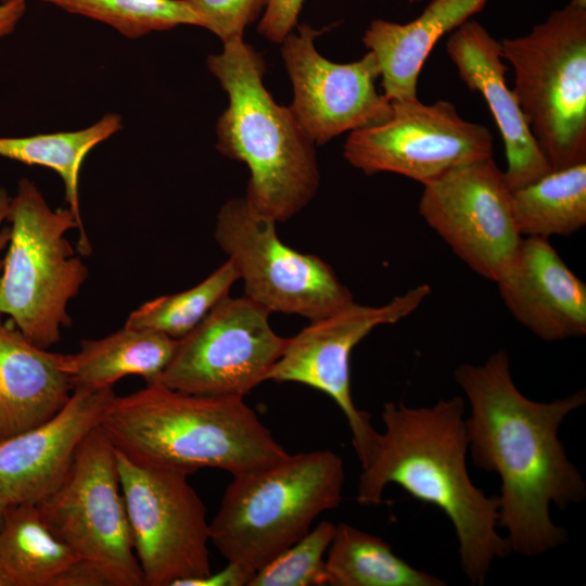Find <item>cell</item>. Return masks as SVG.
Here are the masks:
<instances>
[{
  "label": "cell",
  "mask_w": 586,
  "mask_h": 586,
  "mask_svg": "<svg viewBox=\"0 0 586 586\" xmlns=\"http://www.w3.org/2000/svg\"><path fill=\"white\" fill-rule=\"evenodd\" d=\"M454 377L470 403L466 419L473 464L500 479L499 525L510 550L542 556L568 539L555 524L550 506L565 509L586 497V483L558 437L569 413L586 403L579 390L549 403L524 396L500 349L483 364H461Z\"/></svg>",
  "instance_id": "1"
},
{
  "label": "cell",
  "mask_w": 586,
  "mask_h": 586,
  "mask_svg": "<svg viewBox=\"0 0 586 586\" xmlns=\"http://www.w3.org/2000/svg\"><path fill=\"white\" fill-rule=\"evenodd\" d=\"M382 420L384 432L361 468L358 504H381L384 488L393 483L437 507L454 525L462 572L473 585H483L494 561L511 550L497 532L498 497L477 488L468 473L463 398L440 399L428 407L390 402Z\"/></svg>",
  "instance_id": "2"
},
{
  "label": "cell",
  "mask_w": 586,
  "mask_h": 586,
  "mask_svg": "<svg viewBox=\"0 0 586 586\" xmlns=\"http://www.w3.org/2000/svg\"><path fill=\"white\" fill-rule=\"evenodd\" d=\"M100 426L130 460L187 475L209 468L233 476L290 455L242 396L191 394L160 382L116 396Z\"/></svg>",
  "instance_id": "3"
},
{
  "label": "cell",
  "mask_w": 586,
  "mask_h": 586,
  "mask_svg": "<svg viewBox=\"0 0 586 586\" xmlns=\"http://www.w3.org/2000/svg\"><path fill=\"white\" fill-rule=\"evenodd\" d=\"M222 43L221 52L206 60L229 99L216 124V149L247 166L249 205L277 224L286 221L319 188L316 144L290 107L278 104L266 89L262 54L243 38Z\"/></svg>",
  "instance_id": "4"
},
{
  "label": "cell",
  "mask_w": 586,
  "mask_h": 586,
  "mask_svg": "<svg viewBox=\"0 0 586 586\" xmlns=\"http://www.w3.org/2000/svg\"><path fill=\"white\" fill-rule=\"evenodd\" d=\"M344 482L342 458L328 449L233 475L209 522L211 543L228 562L255 573L340 505Z\"/></svg>",
  "instance_id": "5"
},
{
  "label": "cell",
  "mask_w": 586,
  "mask_h": 586,
  "mask_svg": "<svg viewBox=\"0 0 586 586\" xmlns=\"http://www.w3.org/2000/svg\"><path fill=\"white\" fill-rule=\"evenodd\" d=\"M7 222L10 239L0 273V314L35 345L48 348L72 323L68 303L88 278V268L65 238L78 229V251L92 252L85 227L69 207L53 209L34 181L18 180Z\"/></svg>",
  "instance_id": "6"
},
{
  "label": "cell",
  "mask_w": 586,
  "mask_h": 586,
  "mask_svg": "<svg viewBox=\"0 0 586 586\" xmlns=\"http://www.w3.org/2000/svg\"><path fill=\"white\" fill-rule=\"evenodd\" d=\"M500 46L514 72L512 90L552 170L586 163V4L570 1Z\"/></svg>",
  "instance_id": "7"
},
{
  "label": "cell",
  "mask_w": 586,
  "mask_h": 586,
  "mask_svg": "<svg viewBox=\"0 0 586 586\" xmlns=\"http://www.w3.org/2000/svg\"><path fill=\"white\" fill-rule=\"evenodd\" d=\"M36 506L53 534L110 586H144L115 448L100 425L81 442L61 484Z\"/></svg>",
  "instance_id": "8"
},
{
  "label": "cell",
  "mask_w": 586,
  "mask_h": 586,
  "mask_svg": "<svg viewBox=\"0 0 586 586\" xmlns=\"http://www.w3.org/2000/svg\"><path fill=\"white\" fill-rule=\"evenodd\" d=\"M277 222L257 214L245 198L219 209L215 240L243 280L245 296L271 313L310 321L349 304L354 296L320 257L286 245Z\"/></svg>",
  "instance_id": "9"
},
{
  "label": "cell",
  "mask_w": 586,
  "mask_h": 586,
  "mask_svg": "<svg viewBox=\"0 0 586 586\" xmlns=\"http://www.w3.org/2000/svg\"><path fill=\"white\" fill-rule=\"evenodd\" d=\"M115 454L144 586H178L209 574V522L188 475Z\"/></svg>",
  "instance_id": "10"
},
{
  "label": "cell",
  "mask_w": 586,
  "mask_h": 586,
  "mask_svg": "<svg viewBox=\"0 0 586 586\" xmlns=\"http://www.w3.org/2000/svg\"><path fill=\"white\" fill-rule=\"evenodd\" d=\"M269 315L246 296L225 297L178 340L158 382L191 394L244 397L268 381L286 345Z\"/></svg>",
  "instance_id": "11"
},
{
  "label": "cell",
  "mask_w": 586,
  "mask_h": 586,
  "mask_svg": "<svg viewBox=\"0 0 586 586\" xmlns=\"http://www.w3.org/2000/svg\"><path fill=\"white\" fill-rule=\"evenodd\" d=\"M431 294L419 284L380 306L356 302L310 321L292 337L272 367L268 380L305 384L330 396L344 413L361 468L377 447L379 432L370 415L357 409L351 393L349 358L356 345L374 328L400 321L416 311Z\"/></svg>",
  "instance_id": "12"
},
{
  "label": "cell",
  "mask_w": 586,
  "mask_h": 586,
  "mask_svg": "<svg viewBox=\"0 0 586 586\" xmlns=\"http://www.w3.org/2000/svg\"><path fill=\"white\" fill-rule=\"evenodd\" d=\"M385 120L354 130L343 154L367 175L394 173L425 184L451 168L493 156L487 127L462 118L445 100L391 101Z\"/></svg>",
  "instance_id": "13"
},
{
  "label": "cell",
  "mask_w": 586,
  "mask_h": 586,
  "mask_svg": "<svg viewBox=\"0 0 586 586\" xmlns=\"http://www.w3.org/2000/svg\"><path fill=\"white\" fill-rule=\"evenodd\" d=\"M418 211L475 273L497 282L507 272L522 237L512 215L511 190L493 156L423 184Z\"/></svg>",
  "instance_id": "14"
},
{
  "label": "cell",
  "mask_w": 586,
  "mask_h": 586,
  "mask_svg": "<svg viewBox=\"0 0 586 586\" xmlns=\"http://www.w3.org/2000/svg\"><path fill=\"white\" fill-rule=\"evenodd\" d=\"M296 27L280 43L293 88L289 107L315 144L388 118L392 105L375 87L380 68L372 52L352 63H334L315 47L320 30L308 24Z\"/></svg>",
  "instance_id": "15"
},
{
  "label": "cell",
  "mask_w": 586,
  "mask_h": 586,
  "mask_svg": "<svg viewBox=\"0 0 586 586\" xmlns=\"http://www.w3.org/2000/svg\"><path fill=\"white\" fill-rule=\"evenodd\" d=\"M115 397L113 387H75L53 417L0 441V498L5 506L36 505L52 493Z\"/></svg>",
  "instance_id": "16"
},
{
  "label": "cell",
  "mask_w": 586,
  "mask_h": 586,
  "mask_svg": "<svg viewBox=\"0 0 586 586\" xmlns=\"http://www.w3.org/2000/svg\"><path fill=\"white\" fill-rule=\"evenodd\" d=\"M510 314L537 337L556 342L586 334V284L548 239H521L496 282Z\"/></svg>",
  "instance_id": "17"
},
{
  "label": "cell",
  "mask_w": 586,
  "mask_h": 586,
  "mask_svg": "<svg viewBox=\"0 0 586 586\" xmlns=\"http://www.w3.org/2000/svg\"><path fill=\"white\" fill-rule=\"evenodd\" d=\"M446 51L459 78L470 91L483 97L493 114L505 145L504 175L510 190L550 173L552 168L538 148L513 90L508 87L500 41L480 22L470 18L450 33Z\"/></svg>",
  "instance_id": "18"
},
{
  "label": "cell",
  "mask_w": 586,
  "mask_h": 586,
  "mask_svg": "<svg viewBox=\"0 0 586 586\" xmlns=\"http://www.w3.org/2000/svg\"><path fill=\"white\" fill-rule=\"evenodd\" d=\"M61 355L35 345L0 314V441L41 424L67 403L74 387Z\"/></svg>",
  "instance_id": "19"
},
{
  "label": "cell",
  "mask_w": 586,
  "mask_h": 586,
  "mask_svg": "<svg viewBox=\"0 0 586 586\" xmlns=\"http://www.w3.org/2000/svg\"><path fill=\"white\" fill-rule=\"evenodd\" d=\"M487 2L431 0L408 23L371 21L361 40L378 62L383 94L390 101L418 100L419 75L435 43L480 13Z\"/></svg>",
  "instance_id": "20"
},
{
  "label": "cell",
  "mask_w": 586,
  "mask_h": 586,
  "mask_svg": "<svg viewBox=\"0 0 586 586\" xmlns=\"http://www.w3.org/2000/svg\"><path fill=\"white\" fill-rule=\"evenodd\" d=\"M178 340L162 332L124 326L98 340H84L75 354H62L61 366L73 387H113L124 377L157 383Z\"/></svg>",
  "instance_id": "21"
},
{
  "label": "cell",
  "mask_w": 586,
  "mask_h": 586,
  "mask_svg": "<svg viewBox=\"0 0 586 586\" xmlns=\"http://www.w3.org/2000/svg\"><path fill=\"white\" fill-rule=\"evenodd\" d=\"M78 557L42 519L38 507H5L0 527V571L9 586H55Z\"/></svg>",
  "instance_id": "22"
},
{
  "label": "cell",
  "mask_w": 586,
  "mask_h": 586,
  "mask_svg": "<svg viewBox=\"0 0 586 586\" xmlns=\"http://www.w3.org/2000/svg\"><path fill=\"white\" fill-rule=\"evenodd\" d=\"M332 586H443L445 582L411 566L382 538L347 523L335 525L324 560Z\"/></svg>",
  "instance_id": "23"
},
{
  "label": "cell",
  "mask_w": 586,
  "mask_h": 586,
  "mask_svg": "<svg viewBox=\"0 0 586 586\" xmlns=\"http://www.w3.org/2000/svg\"><path fill=\"white\" fill-rule=\"evenodd\" d=\"M511 206L522 238L575 233L586 225V163L551 170L512 190Z\"/></svg>",
  "instance_id": "24"
},
{
  "label": "cell",
  "mask_w": 586,
  "mask_h": 586,
  "mask_svg": "<svg viewBox=\"0 0 586 586\" xmlns=\"http://www.w3.org/2000/svg\"><path fill=\"white\" fill-rule=\"evenodd\" d=\"M122 126L120 116L110 113L79 130L0 137V156L55 171L63 181L68 207L84 226L78 191L81 166L89 152Z\"/></svg>",
  "instance_id": "25"
},
{
  "label": "cell",
  "mask_w": 586,
  "mask_h": 586,
  "mask_svg": "<svg viewBox=\"0 0 586 586\" xmlns=\"http://www.w3.org/2000/svg\"><path fill=\"white\" fill-rule=\"evenodd\" d=\"M239 279L235 266L227 259L196 285L143 303L130 313L124 326L155 330L179 340L229 296L230 289Z\"/></svg>",
  "instance_id": "26"
},
{
  "label": "cell",
  "mask_w": 586,
  "mask_h": 586,
  "mask_svg": "<svg viewBox=\"0 0 586 586\" xmlns=\"http://www.w3.org/2000/svg\"><path fill=\"white\" fill-rule=\"evenodd\" d=\"M104 23L131 39L180 25L203 27L183 0H41Z\"/></svg>",
  "instance_id": "27"
},
{
  "label": "cell",
  "mask_w": 586,
  "mask_h": 586,
  "mask_svg": "<svg viewBox=\"0 0 586 586\" xmlns=\"http://www.w3.org/2000/svg\"><path fill=\"white\" fill-rule=\"evenodd\" d=\"M335 525L321 521L304 537L255 572L249 586L327 585L323 555L334 536Z\"/></svg>",
  "instance_id": "28"
},
{
  "label": "cell",
  "mask_w": 586,
  "mask_h": 586,
  "mask_svg": "<svg viewBox=\"0 0 586 586\" xmlns=\"http://www.w3.org/2000/svg\"><path fill=\"white\" fill-rule=\"evenodd\" d=\"M202 20L203 28L227 42L243 38L245 28L260 17L268 0H183Z\"/></svg>",
  "instance_id": "29"
},
{
  "label": "cell",
  "mask_w": 586,
  "mask_h": 586,
  "mask_svg": "<svg viewBox=\"0 0 586 586\" xmlns=\"http://www.w3.org/2000/svg\"><path fill=\"white\" fill-rule=\"evenodd\" d=\"M305 0H268L257 31L267 40L281 43L297 25Z\"/></svg>",
  "instance_id": "30"
},
{
  "label": "cell",
  "mask_w": 586,
  "mask_h": 586,
  "mask_svg": "<svg viewBox=\"0 0 586 586\" xmlns=\"http://www.w3.org/2000/svg\"><path fill=\"white\" fill-rule=\"evenodd\" d=\"M254 572L237 564H228L216 573H209L202 577L182 581L178 586H249Z\"/></svg>",
  "instance_id": "31"
},
{
  "label": "cell",
  "mask_w": 586,
  "mask_h": 586,
  "mask_svg": "<svg viewBox=\"0 0 586 586\" xmlns=\"http://www.w3.org/2000/svg\"><path fill=\"white\" fill-rule=\"evenodd\" d=\"M55 586H110L91 563L77 559L56 579Z\"/></svg>",
  "instance_id": "32"
},
{
  "label": "cell",
  "mask_w": 586,
  "mask_h": 586,
  "mask_svg": "<svg viewBox=\"0 0 586 586\" xmlns=\"http://www.w3.org/2000/svg\"><path fill=\"white\" fill-rule=\"evenodd\" d=\"M26 10V0L0 2V38L11 34Z\"/></svg>",
  "instance_id": "33"
},
{
  "label": "cell",
  "mask_w": 586,
  "mask_h": 586,
  "mask_svg": "<svg viewBox=\"0 0 586 586\" xmlns=\"http://www.w3.org/2000/svg\"><path fill=\"white\" fill-rule=\"evenodd\" d=\"M11 196L4 188H0V255L7 249L10 239V226H4L7 221ZM2 260H0V273Z\"/></svg>",
  "instance_id": "34"
},
{
  "label": "cell",
  "mask_w": 586,
  "mask_h": 586,
  "mask_svg": "<svg viewBox=\"0 0 586 586\" xmlns=\"http://www.w3.org/2000/svg\"><path fill=\"white\" fill-rule=\"evenodd\" d=\"M5 507H7L5 504L0 498V527H1V524H2V521H3V514H4Z\"/></svg>",
  "instance_id": "35"
},
{
  "label": "cell",
  "mask_w": 586,
  "mask_h": 586,
  "mask_svg": "<svg viewBox=\"0 0 586 586\" xmlns=\"http://www.w3.org/2000/svg\"><path fill=\"white\" fill-rule=\"evenodd\" d=\"M0 586H9V583L1 571H0Z\"/></svg>",
  "instance_id": "36"
},
{
  "label": "cell",
  "mask_w": 586,
  "mask_h": 586,
  "mask_svg": "<svg viewBox=\"0 0 586 586\" xmlns=\"http://www.w3.org/2000/svg\"><path fill=\"white\" fill-rule=\"evenodd\" d=\"M410 3H415V2H419V1H422V0H408Z\"/></svg>",
  "instance_id": "37"
},
{
  "label": "cell",
  "mask_w": 586,
  "mask_h": 586,
  "mask_svg": "<svg viewBox=\"0 0 586 586\" xmlns=\"http://www.w3.org/2000/svg\"><path fill=\"white\" fill-rule=\"evenodd\" d=\"M8 1H12V0H0V2H8Z\"/></svg>",
  "instance_id": "38"
}]
</instances>
